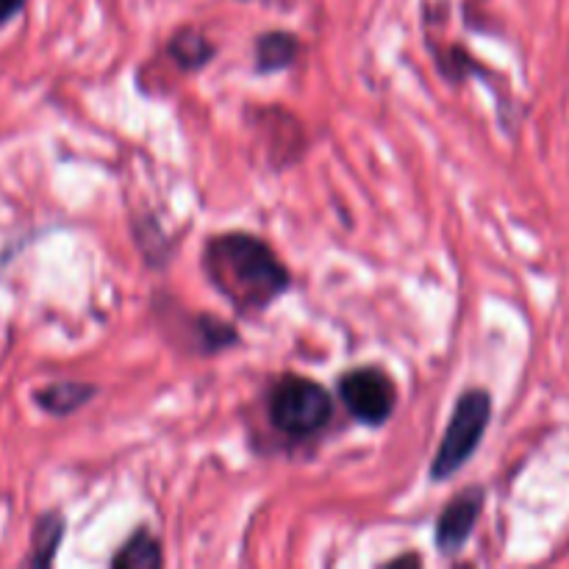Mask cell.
<instances>
[{
    "instance_id": "obj_8",
    "label": "cell",
    "mask_w": 569,
    "mask_h": 569,
    "mask_svg": "<svg viewBox=\"0 0 569 569\" xmlns=\"http://www.w3.org/2000/svg\"><path fill=\"white\" fill-rule=\"evenodd\" d=\"M211 53H214V48L206 42L203 33L189 31V28L178 31L170 42L172 61L183 67V70H198V67H203L211 59Z\"/></svg>"
},
{
    "instance_id": "obj_2",
    "label": "cell",
    "mask_w": 569,
    "mask_h": 569,
    "mask_svg": "<svg viewBox=\"0 0 569 569\" xmlns=\"http://www.w3.org/2000/svg\"><path fill=\"white\" fill-rule=\"evenodd\" d=\"M489 420H492V398L483 389H472V392L461 395L453 409V417H450L448 428H445L437 459H433V481L450 478L470 461V456L481 445L483 431L489 428Z\"/></svg>"
},
{
    "instance_id": "obj_7",
    "label": "cell",
    "mask_w": 569,
    "mask_h": 569,
    "mask_svg": "<svg viewBox=\"0 0 569 569\" xmlns=\"http://www.w3.org/2000/svg\"><path fill=\"white\" fill-rule=\"evenodd\" d=\"M94 395L92 387H83V383H53V387H44L37 395V403L42 406L50 415H72L76 409H81L89 398Z\"/></svg>"
},
{
    "instance_id": "obj_9",
    "label": "cell",
    "mask_w": 569,
    "mask_h": 569,
    "mask_svg": "<svg viewBox=\"0 0 569 569\" xmlns=\"http://www.w3.org/2000/svg\"><path fill=\"white\" fill-rule=\"evenodd\" d=\"M111 565L117 569H153L161 565V550H159V542L156 539H150L148 533L139 531L137 537L128 539L126 545H122L120 553L111 559Z\"/></svg>"
},
{
    "instance_id": "obj_6",
    "label": "cell",
    "mask_w": 569,
    "mask_h": 569,
    "mask_svg": "<svg viewBox=\"0 0 569 569\" xmlns=\"http://www.w3.org/2000/svg\"><path fill=\"white\" fill-rule=\"evenodd\" d=\"M298 39L292 37V33H264V37H259V42H256V59H259V70L264 72H276V70H283V67H289L295 61V56H298Z\"/></svg>"
},
{
    "instance_id": "obj_5",
    "label": "cell",
    "mask_w": 569,
    "mask_h": 569,
    "mask_svg": "<svg viewBox=\"0 0 569 569\" xmlns=\"http://www.w3.org/2000/svg\"><path fill=\"white\" fill-rule=\"evenodd\" d=\"M481 489H465L461 495H456V498L450 500L448 509H445L437 520V548L448 556L459 553L461 545L470 539L472 528H476L478 517H481Z\"/></svg>"
},
{
    "instance_id": "obj_11",
    "label": "cell",
    "mask_w": 569,
    "mask_h": 569,
    "mask_svg": "<svg viewBox=\"0 0 569 569\" xmlns=\"http://www.w3.org/2000/svg\"><path fill=\"white\" fill-rule=\"evenodd\" d=\"M22 6H26V0H0V26H3V22H9L11 17L22 9Z\"/></svg>"
},
{
    "instance_id": "obj_10",
    "label": "cell",
    "mask_w": 569,
    "mask_h": 569,
    "mask_svg": "<svg viewBox=\"0 0 569 569\" xmlns=\"http://www.w3.org/2000/svg\"><path fill=\"white\" fill-rule=\"evenodd\" d=\"M61 533H64V522L56 515H44L37 522V531H33V553L28 559V565L33 567H48L53 561L56 548L61 542Z\"/></svg>"
},
{
    "instance_id": "obj_3",
    "label": "cell",
    "mask_w": 569,
    "mask_h": 569,
    "mask_svg": "<svg viewBox=\"0 0 569 569\" xmlns=\"http://www.w3.org/2000/svg\"><path fill=\"white\" fill-rule=\"evenodd\" d=\"M331 395L309 378H283L270 398V420L289 437H309L331 422Z\"/></svg>"
},
{
    "instance_id": "obj_4",
    "label": "cell",
    "mask_w": 569,
    "mask_h": 569,
    "mask_svg": "<svg viewBox=\"0 0 569 569\" xmlns=\"http://www.w3.org/2000/svg\"><path fill=\"white\" fill-rule=\"evenodd\" d=\"M339 395H342V403L348 406L350 415L359 422H367V426L387 422L389 415L395 411V400H398L395 383L376 367L348 372L339 381Z\"/></svg>"
},
{
    "instance_id": "obj_1",
    "label": "cell",
    "mask_w": 569,
    "mask_h": 569,
    "mask_svg": "<svg viewBox=\"0 0 569 569\" xmlns=\"http://www.w3.org/2000/svg\"><path fill=\"white\" fill-rule=\"evenodd\" d=\"M206 272L237 309H264L289 287L287 267L250 233L217 237L206 250Z\"/></svg>"
}]
</instances>
